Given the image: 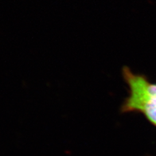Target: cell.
I'll return each instance as SVG.
<instances>
[{"instance_id": "1", "label": "cell", "mask_w": 156, "mask_h": 156, "mask_svg": "<svg viewBox=\"0 0 156 156\" xmlns=\"http://www.w3.org/2000/svg\"><path fill=\"white\" fill-rule=\"evenodd\" d=\"M122 75L128 86V95L120 106V113H140L156 127V83L126 66L122 68Z\"/></svg>"}]
</instances>
